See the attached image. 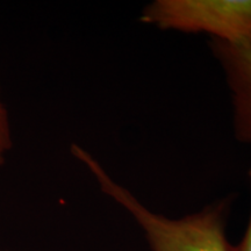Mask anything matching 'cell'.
<instances>
[{
    "instance_id": "cell-2",
    "label": "cell",
    "mask_w": 251,
    "mask_h": 251,
    "mask_svg": "<svg viewBox=\"0 0 251 251\" xmlns=\"http://www.w3.org/2000/svg\"><path fill=\"white\" fill-rule=\"evenodd\" d=\"M140 21L251 49V0H153L143 7Z\"/></svg>"
},
{
    "instance_id": "cell-4",
    "label": "cell",
    "mask_w": 251,
    "mask_h": 251,
    "mask_svg": "<svg viewBox=\"0 0 251 251\" xmlns=\"http://www.w3.org/2000/svg\"><path fill=\"white\" fill-rule=\"evenodd\" d=\"M13 128H12L11 115L2 98L1 87H0V166L4 165L7 157L13 148Z\"/></svg>"
},
{
    "instance_id": "cell-5",
    "label": "cell",
    "mask_w": 251,
    "mask_h": 251,
    "mask_svg": "<svg viewBox=\"0 0 251 251\" xmlns=\"http://www.w3.org/2000/svg\"><path fill=\"white\" fill-rule=\"evenodd\" d=\"M248 178H249V185H250V193H251V168L249 172H248ZM230 251H251V209H250V216L249 221H248V226L246 229L242 240L237 244L230 246Z\"/></svg>"
},
{
    "instance_id": "cell-3",
    "label": "cell",
    "mask_w": 251,
    "mask_h": 251,
    "mask_svg": "<svg viewBox=\"0 0 251 251\" xmlns=\"http://www.w3.org/2000/svg\"><path fill=\"white\" fill-rule=\"evenodd\" d=\"M208 47L230 94L234 137L251 147V49L216 40H209Z\"/></svg>"
},
{
    "instance_id": "cell-1",
    "label": "cell",
    "mask_w": 251,
    "mask_h": 251,
    "mask_svg": "<svg viewBox=\"0 0 251 251\" xmlns=\"http://www.w3.org/2000/svg\"><path fill=\"white\" fill-rule=\"evenodd\" d=\"M71 153L89 169L100 191L135 220L151 251H230L227 238L230 199L218 200L181 218H168L144 206L87 150L72 144Z\"/></svg>"
}]
</instances>
